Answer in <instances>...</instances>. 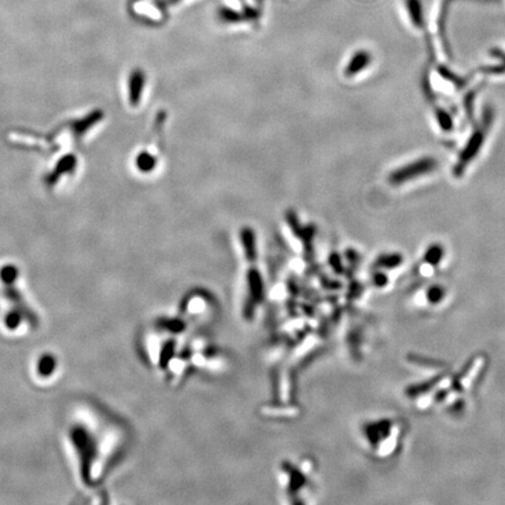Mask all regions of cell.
Returning a JSON list of instances; mask_svg holds the SVG:
<instances>
[{"mask_svg": "<svg viewBox=\"0 0 505 505\" xmlns=\"http://www.w3.org/2000/svg\"><path fill=\"white\" fill-rule=\"evenodd\" d=\"M493 113L490 108L483 113V119L480 123L478 129H475L469 141L467 142L466 146L462 149L461 154L458 156V163L454 166L455 177H461L463 172L466 171L467 166H469L473 159L476 158L482 148L486 143V136L490 130V126L493 124Z\"/></svg>", "mask_w": 505, "mask_h": 505, "instance_id": "obj_1", "label": "cell"}, {"mask_svg": "<svg viewBox=\"0 0 505 505\" xmlns=\"http://www.w3.org/2000/svg\"><path fill=\"white\" fill-rule=\"evenodd\" d=\"M438 163L434 157L419 158L414 162L408 163L406 165L392 171L388 176V183L393 186L406 184L416 178L423 177L432 174L438 169Z\"/></svg>", "mask_w": 505, "mask_h": 505, "instance_id": "obj_2", "label": "cell"}, {"mask_svg": "<svg viewBox=\"0 0 505 505\" xmlns=\"http://www.w3.org/2000/svg\"><path fill=\"white\" fill-rule=\"evenodd\" d=\"M366 436L372 446L378 447L380 454L388 455L398 441V427L388 420L371 423L366 427Z\"/></svg>", "mask_w": 505, "mask_h": 505, "instance_id": "obj_3", "label": "cell"}, {"mask_svg": "<svg viewBox=\"0 0 505 505\" xmlns=\"http://www.w3.org/2000/svg\"><path fill=\"white\" fill-rule=\"evenodd\" d=\"M145 73L142 69H134L128 81V95L129 102L132 107H137L142 101L143 91L145 88Z\"/></svg>", "mask_w": 505, "mask_h": 505, "instance_id": "obj_4", "label": "cell"}, {"mask_svg": "<svg viewBox=\"0 0 505 505\" xmlns=\"http://www.w3.org/2000/svg\"><path fill=\"white\" fill-rule=\"evenodd\" d=\"M372 56L370 51H363V49L355 51L350 61L347 62L344 74L347 78H355L360 73L365 71L370 66Z\"/></svg>", "mask_w": 505, "mask_h": 505, "instance_id": "obj_5", "label": "cell"}, {"mask_svg": "<svg viewBox=\"0 0 505 505\" xmlns=\"http://www.w3.org/2000/svg\"><path fill=\"white\" fill-rule=\"evenodd\" d=\"M240 240L242 247L245 249L246 257L249 261H255V259H257V237H255V232L249 227L241 229Z\"/></svg>", "mask_w": 505, "mask_h": 505, "instance_id": "obj_6", "label": "cell"}, {"mask_svg": "<svg viewBox=\"0 0 505 505\" xmlns=\"http://www.w3.org/2000/svg\"><path fill=\"white\" fill-rule=\"evenodd\" d=\"M136 166L143 174H150L157 166V159L148 151H142L136 157Z\"/></svg>", "mask_w": 505, "mask_h": 505, "instance_id": "obj_7", "label": "cell"}, {"mask_svg": "<svg viewBox=\"0 0 505 505\" xmlns=\"http://www.w3.org/2000/svg\"><path fill=\"white\" fill-rule=\"evenodd\" d=\"M403 255H400L398 252H392V254H383L375 261V267L380 269H393L397 268L403 263Z\"/></svg>", "mask_w": 505, "mask_h": 505, "instance_id": "obj_8", "label": "cell"}, {"mask_svg": "<svg viewBox=\"0 0 505 505\" xmlns=\"http://www.w3.org/2000/svg\"><path fill=\"white\" fill-rule=\"evenodd\" d=\"M443 255H445L443 247L438 245V244H433L427 248L423 260H425L427 265L434 267V266L440 265V262L443 259Z\"/></svg>", "mask_w": 505, "mask_h": 505, "instance_id": "obj_9", "label": "cell"}, {"mask_svg": "<svg viewBox=\"0 0 505 505\" xmlns=\"http://www.w3.org/2000/svg\"><path fill=\"white\" fill-rule=\"evenodd\" d=\"M408 11H410V18L413 20V23L418 27H423V11L420 10V5L416 0H408Z\"/></svg>", "mask_w": 505, "mask_h": 505, "instance_id": "obj_10", "label": "cell"}, {"mask_svg": "<svg viewBox=\"0 0 505 505\" xmlns=\"http://www.w3.org/2000/svg\"><path fill=\"white\" fill-rule=\"evenodd\" d=\"M446 295L445 288L441 285H433L427 290V301L432 304H438L443 300V297Z\"/></svg>", "mask_w": 505, "mask_h": 505, "instance_id": "obj_11", "label": "cell"}, {"mask_svg": "<svg viewBox=\"0 0 505 505\" xmlns=\"http://www.w3.org/2000/svg\"><path fill=\"white\" fill-rule=\"evenodd\" d=\"M219 16L222 21L225 23H239L242 20L244 16L241 13L234 11L232 8H221L219 11Z\"/></svg>", "mask_w": 505, "mask_h": 505, "instance_id": "obj_12", "label": "cell"}, {"mask_svg": "<svg viewBox=\"0 0 505 505\" xmlns=\"http://www.w3.org/2000/svg\"><path fill=\"white\" fill-rule=\"evenodd\" d=\"M436 119H438V126H441L443 130L448 132V131L453 129V119L447 111L438 109L436 110Z\"/></svg>", "mask_w": 505, "mask_h": 505, "instance_id": "obj_13", "label": "cell"}, {"mask_svg": "<svg viewBox=\"0 0 505 505\" xmlns=\"http://www.w3.org/2000/svg\"><path fill=\"white\" fill-rule=\"evenodd\" d=\"M257 3H261V1H262V0H257Z\"/></svg>", "mask_w": 505, "mask_h": 505, "instance_id": "obj_14", "label": "cell"}]
</instances>
